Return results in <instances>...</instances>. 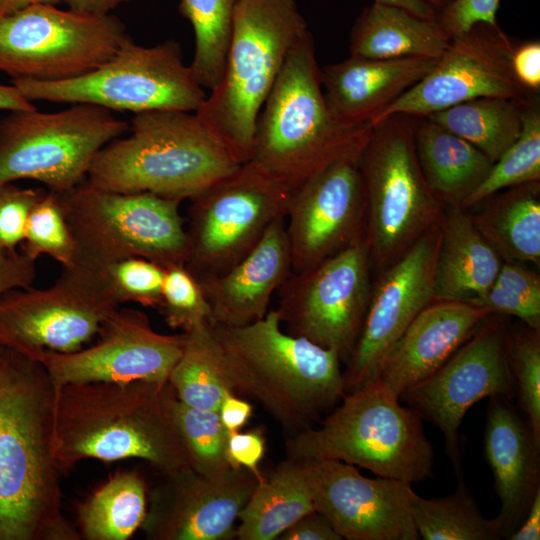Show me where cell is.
I'll return each instance as SVG.
<instances>
[{
  "label": "cell",
  "instance_id": "obj_35",
  "mask_svg": "<svg viewBox=\"0 0 540 540\" xmlns=\"http://www.w3.org/2000/svg\"><path fill=\"white\" fill-rule=\"evenodd\" d=\"M408 507L418 532L424 540H499L502 539L495 519H487L464 480L447 496L427 499L412 488Z\"/></svg>",
  "mask_w": 540,
  "mask_h": 540
},
{
  "label": "cell",
  "instance_id": "obj_4",
  "mask_svg": "<svg viewBox=\"0 0 540 540\" xmlns=\"http://www.w3.org/2000/svg\"><path fill=\"white\" fill-rule=\"evenodd\" d=\"M212 327L234 393L260 403L289 436L313 427L345 395L339 354L286 332L276 309L248 325Z\"/></svg>",
  "mask_w": 540,
  "mask_h": 540
},
{
  "label": "cell",
  "instance_id": "obj_34",
  "mask_svg": "<svg viewBox=\"0 0 540 540\" xmlns=\"http://www.w3.org/2000/svg\"><path fill=\"white\" fill-rule=\"evenodd\" d=\"M522 104L503 97H478L426 117L477 147L494 163L521 132Z\"/></svg>",
  "mask_w": 540,
  "mask_h": 540
},
{
  "label": "cell",
  "instance_id": "obj_28",
  "mask_svg": "<svg viewBox=\"0 0 540 540\" xmlns=\"http://www.w3.org/2000/svg\"><path fill=\"white\" fill-rule=\"evenodd\" d=\"M451 37L437 20L424 19L388 4L364 8L350 33V56L368 59H438Z\"/></svg>",
  "mask_w": 540,
  "mask_h": 540
},
{
  "label": "cell",
  "instance_id": "obj_50",
  "mask_svg": "<svg viewBox=\"0 0 540 540\" xmlns=\"http://www.w3.org/2000/svg\"><path fill=\"white\" fill-rule=\"evenodd\" d=\"M253 406L235 393L224 396L218 409L219 418L228 433L240 431L252 415Z\"/></svg>",
  "mask_w": 540,
  "mask_h": 540
},
{
  "label": "cell",
  "instance_id": "obj_36",
  "mask_svg": "<svg viewBox=\"0 0 540 540\" xmlns=\"http://www.w3.org/2000/svg\"><path fill=\"white\" fill-rule=\"evenodd\" d=\"M239 0H180L178 10L194 31L190 69L201 87L219 84L225 69L235 11Z\"/></svg>",
  "mask_w": 540,
  "mask_h": 540
},
{
  "label": "cell",
  "instance_id": "obj_43",
  "mask_svg": "<svg viewBox=\"0 0 540 540\" xmlns=\"http://www.w3.org/2000/svg\"><path fill=\"white\" fill-rule=\"evenodd\" d=\"M104 271L118 302H134L159 309L165 267L143 257L113 262Z\"/></svg>",
  "mask_w": 540,
  "mask_h": 540
},
{
  "label": "cell",
  "instance_id": "obj_41",
  "mask_svg": "<svg viewBox=\"0 0 540 540\" xmlns=\"http://www.w3.org/2000/svg\"><path fill=\"white\" fill-rule=\"evenodd\" d=\"M507 350L514 396L540 443V330L525 324L523 328L509 330Z\"/></svg>",
  "mask_w": 540,
  "mask_h": 540
},
{
  "label": "cell",
  "instance_id": "obj_11",
  "mask_svg": "<svg viewBox=\"0 0 540 540\" xmlns=\"http://www.w3.org/2000/svg\"><path fill=\"white\" fill-rule=\"evenodd\" d=\"M128 130V122L93 104L10 111L0 120V185L30 179L49 191H67L86 179L97 153Z\"/></svg>",
  "mask_w": 540,
  "mask_h": 540
},
{
  "label": "cell",
  "instance_id": "obj_55",
  "mask_svg": "<svg viewBox=\"0 0 540 540\" xmlns=\"http://www.w3.org/2000/svg\"><path fill=\"white\" fill-rule=\"evenodd\" d=\"M61 0H0V17L38 4L58 5Z\"/></svg>",
  "mask_w": 540,
  "mask_h": 540
},
{
  "label": "cell",
  "instance_id": "obj_40",
  "mask_svg": "<svg viewBox=\"0 0 540 540\" xmlns=\"http://www.w3.org/2000/svg\"><path fill=\"white\" fill-rule=\"evenodd\" d=\"M473 305L491 314L514 316L540 330V277L516 261H504L485 294Z\"/></svg>",
  "mask_w": 540,
  "mask_h": 540
},
{
  "label": "cell",
  "instance_id": "obj_47",
  "mask_svg": "<svg viewBox=\"0 0 540 540\" xmlns=\"http://www.w3.org/2000/svg\"><path fill=\"white\" fill-rule=\"evenodd\" d=\"M510 65L517 82L530 94L540 91V41L515 42L510 53Z\"/></svg>",
  "mask_w": 540,
  "mask_h": 540
},
{
  "label": "cell",
  "instance_id": "obj_1",
  "mask_svg": "<svg viewBox=\"0 0 540 540\" xmlns=\"http://www.w3.org/2000/svg\"><path fill=\"white\" fill-rule=\"evenodd\" d=\"M56 390L36 359L0 343V540H80L62 512Z\"/></svg>",
  "mask_w": 540,
  "mask_h": 540
},
{
  "label": "cell",
  "instance_id": "obj_14",
  "mask_svg": "<svg viewBox=\"0 0 540 540\" xmlns=\"http://www.w3.org/2000/svg\"><path fill=\"white\" fill-rule=\"evenodd\" d=\"M291 192L250 162L192 198L185 266L202 278L225 272L243 258L268 227L286 218Z\"/></svg>",
  "mask_w": 540,
  "mask_h": 540
},
{
  "label": "cell",
  "instance_id": "obj_49",
  "mask_svg": "<svg viewBox=\"0 0 540 540\" xmlns=\"http://www.w3.org/2000/svg\"><path fill=\"white\" fill-rule=\"evenodd\" d=\"M280 540H342L330 520L314 510L302 516L279 537Z\"/></svg>",
  "mask_w": 540,
  "mask_h": 540
},
{
  "label": "cell",
  "instance_id": "obj_44",
  "mask_svg": "<svg viewBox=\"0 0 540 540\" xmlns=\"http://www.w3.org/2000/svg\"><path fill=\"white\" fill-rule=\"evenodd\" d=\"M45 192L13 183L0 185V250L14 251L21 245L30 211Z\"/></svg>",
  "mask_w": 540,
  "mask_h": 540
},
{
  "label": "cell",
  "instance_id": "obj_21",
  "mask_svg": "<svg viewBox=\"0 0 540 540\" xmlns=\"http://www.w3.org/2000/svg\"><path fill=\"white\" fill-rule=\"evenodd\" d=\"M360 157L333 162L291 193L285 226L292 272L318 265L364 234Z\"/></svg>",
  "mask_w": 540,
  "mask_h": 540
},
{
  "label": "cell",
  "instance_id": "obj_38",
  "mask_svg": "<svg viewBox=\"0 0 540 540\" xmlns=\"http://www.w3.org/2000/svg\"><path fill=\"white\" fill-rule=\"evenodd\" d=\"M174 417L192 470L207 477H221L239 469L233 468L227 458L228 432L218 411L193 408L177 398Z\"/></svg>",
  "mask_w": 540,
  "mask_h": 540
},
{
  "label": "cell",
  "instance_id": "obj_42",
  "mask_svg": "<svg viewBox=\"0 0 540 540\" xmlns=\"http://www.w3.org/2000/svg\"><path fill=\"white\" fill-rule=\"evenodd\" d=\"M159 310L170 328L182 332L210 321L208 300L198 279L185 264L165 267Z\"/></svg>",
  "mask_w": 540,
  "mask_h": 540
},
{
  "label": "cell",
  "instance_id": "obj_30",
  "mask_svg": "<svg viewBox=\"0 0 540 540\" xmlns=\"http://www.w3.org/2000/svg\"><path fill=\"white\" fill-rule=\"evenodd\" d=\"M470 218L504 261L540 263V182L507 188Z\"/></svg>",
  "mask_w": 540,
  "mask_h": 540
},
{
  "label": "cell",
  "instance_id": "obj_6",
  "mask_svg": "<svg viewBox=\"0 0 540 540\" xmlns=\"http://www.w3.org/2000/svg\"><path fill=\"white\" fill-rule=\"evenodd\" d=\"M295 0H239L223 76L195 115L239 164L294 45L308 32Z\"/></svg>",
  "mask_w": 540,
  "mask_h": 540
},
{
  "label": "cell",
  "instance_id": "obj_9",
  "mask_svg": "<svg viewBox=\"0 0 540 540\" xmlns=\"http://www.w3.org/2000/svg\"><path fill=\"white\" fill-rule=\"evenodd\" d=\"M56 194L79 247L78 262L101 268L128 257L164 267L186 263L188 240L180 200L103 190L86 180Z\"/></svg>",
  "mask_w": 540,
  "mask_h": 540
},
{
  "label": "cell",
  "instance_id": "obj_31",
  "mask_svg": "<svg viewBox=\"0 0 540 540\" xmlns=\"http://www.w3.org/2000/svg\"><path fill=\"white\" fill-rule=\"evenodd\" d=\"M316 510L303 476L292 459L257 482L239 513L240 540H273L305 514Z\"/></svg>",
  "mask_w": 540,
  "mask_h": 540
},
{
  "label": "cell",
  "instance_id": "obj_20",
  "mask_svg": "<svg viewBox=\"0 0 540 540\" xmlns=\"http://www.w3.org/2000/svg\"><path fill=\"white\" fill-rule=\"evenodd\" d=\"M294 461L315 509L330 520L342 539L420 538L408 507L410 483L368 478L354 465L334 459Z\"/></svg>",
  "mask_w": 540,
  "mask_h": 540
},
{
  "label": "cell",
  "instance_id": "obj_5",
  "mask_svg": "<svg viewBox=\"0 0 540 540\" xmlns=\"http://www.w3.org/2000/svg\"><path fill=\"white\" fill-rule=\"evenodd\" d=\"M129 129L97 153L85 179L90 185L191 200L241 165L192 112L136 113Z\"/></svg>",
  "mask_w": 540,
  "mask_h": 540
},
{
  "label": "cell",
  "instance_id": "obj_17",
  "mask_svg": "<svg viewBox=\"0 0 540 540\" xmlns=\"http://www.w3.org/2000/svg\"><path fill=\"white\" fill-rule=\"evenodd\" d=\"M514 40L497 26L477 24L451 37L434 67L372 121L392 115L426 117L478 97H503L526 103L532 97L510 65Z\"/></svg>",
  "mask_w": 540,
  "mask_h": 540
},
{
  "label": "cell",
  "instance_id": "obj_29",
  "mask_svg": "<svg viewBox=\"0 0 540 540\" xmlns=\"http://www.w3.org/2000/svg\"><path fill=\"white\" fill-rule=\"evenodd\" d=\"M414 143L424 179L445 205L463 207L493 166L477 147L427 117H416Z\"/></svg>",
  "mask_w": 540,
  "mask_h": 540
},
{
  "label": "cell",
  "instance_id": "obj_2",
  "mask_svg": "<svg viewBox=\"0 0 540 540\" xmlns=\"http://www.w3.org/2000/svg\"><path fill=\"white\" fill-rule=\"evenodd\" d=\"M169 381L82 382L56 395L54 455L67 474L84 459L138 458L160 474L190 468Z\"/></svg>",
  "mask_w": 540,
  "mask_h": 540
},
{
  "label": "cell",
  "instance_id": "obj_3",
  "mask_svg": "<svg viewBox=\"0 0 540 540\" xmlns=\"http://www.w3.org/2000/svg\"><path fill=\"white\" fill-rule=\"evenodd\" d=\"M373 128L331 111L308 31L289 52L259 113L248 162L292 193L333 162L360 155Z\"/></svg>",
  "mask_w": 540,
  "mask_h": 540
},
{
  "label": "cell",
  "instance_id": "obj_37",
  "mask_svg": "<svg viewBox=\"0 0 540 540\" xmlns=\"http://www.w3.org/2000/svg\"><path fill=\"white\" fill-rule=\"evenodd\" d=\"M533 182H540V106L536 96L522 104L519 136L493 163L488 176L463 208L472 207L502 189Z\"/></svg>",
  "mask_w": 540,
  "mask_h": 540
},
{
  "label": "cell",
  "instance_id": "obj_8",
  "mask_svg": "<svg viewBox=\"0 0 540 540\" xmlns=\"http://www.w3.org/2000/svg\"><path fill=\"white\" fill-rule=\"evenodd\" d=\"M416 117L377 123L361 153L366 194L364 238L370 263L383 270L438 223L445 204L426 183L414 143Z\"/></svg>",
  "mask_w": 540,
  "mask_h": 540
},
{
  "label": "cell",
  "instance_id": "obj_24",
  "mask_svg": "<svg viewBox=\"0 0 540 540\" xmlns=\"http://www.w3.org/2000/svg\"><path fill=\"white\" fill-rule=\"evenodd\" d=\"M490 314L467 302L433 301L389 349L377 380L399 398L440 368Z\"/></svg>",
  "mask_w": 540,
  "mask_h": 540
},
{
  "label": "cell",
  "instance_id": "obj_25",
  "mask_svg": "<svg viewBox=\"0 0 540 540\" xmlns=\"http://www.w3.org/2000/svg\"><path fill=\"white\" fill-rule=\"evenodd\" d=\"M510 399L490 398L484 431V457L501 503L494 519L505 539L520 525L540 490V443Z\"/></svg>",
  "mask_w": 540,
  "mask_h": 540
},
{
  "label": "cell",
  "instance_id": "obj_33",
  "mask_svg": "<svg viewBox=\"0 0 540 540\" xmlns=\"http://www.w3.org/2000/svg\"><path fill=\"white\" fill-rule=\"evenodd\" d=\"M147 506L140 474L117 473L79 504L77 530L84 540H127L141 528Z\"/></svg>",
  "mask_w": 540,
  "mask_h": 540
},
{
  "label": "cell",
  "instance_id": "obj_39",
  "mask_svg": "<svg viewBox=\"0 0 540 540\" xmlns=\"http://www.w3.org/2000/svg\"><path fill=\"white\" fill-rule=\"evenodd\" d=\"M20 251L35 261L47 255L63 268L78 263L79 247L55 192L46 191L30 211Z\"/></svg>",
  "mask_w": 540,
  "mask_h": 540
},
{
  "label": "cell",
  "instance_id": "obj_22",
  "mask_svg": "<svg viewBox=\"0 0 540 540\" xmlns=\"http://www.w3.org/2000/svg\"><path fill=\"white\" fill-rule=\"evenodd\" d=\"M141 526L150 540H229L258 480L247 469L207 477L191 468L161 474Z\"/></svg>",
  "mask_w": 540,
  "mask_h": 540
},
{
  "label": "cell",
  "instance_id": "obj_45",
  "mask_svg": "<svg viewBox=\"0 0 540 540\" xmlns=\"http://www.w3.org/2000/svg\"><path fill=\"white\" fill-rule=\"evenodd\" d=\"M499 0H454L438 12L437 21L445 32L454 37L477 24L497 26Z\"/></svg>",
  "mask_w": 540,
  "mask_h": 540
},
{
  "label": "cell",
  "instance_id": "obj_56",
  "mask_svg": "<svg viewBox=\"0 0 540 540\" xmlns=\"http://www.w3.org/2000/svg\"><path fill=\"white\" fill-rule=\"evenodd\" d=\"M429 6H431L437 12L451 4L454 0H424Z\"/></svg>",
  "mask_w": 540,
  "mask_h": 540
},
{
  "label": "cell",
  "instance_id": "obj_52",
  "mask_svg": "<svg viewBox=\"0 0 540 540\" xmlns=\"http://www.w3.org/2000/svg\"><path fill=\"white\" fill-rule=\"evenodd\" d=\"M68 9L88 15H108L118 6L139 0H61Z\"/></svg>",
  "mask_w": 540,
  "mask_h": 540
},
{
  "label": "cell",
  "instance_id": "obj_54",
  "mask_svg": "<svg viewBox=\"0 0 540 540\" xmlns=\"http://www.w3.org/2000/svg\"><path fill=\"white\" fill-rule=\"evenodd\" d=\"M374 2L400 7L424 19L437 20L438 17V12L424 0H374Z\"/></svg>",
  "mask_w": 540,
  "mask_h": 540
},
{
  "label": "cell",
  "instance_id": "obj_19",
  "mask_svg": "<svg viewBox=\"0 0 540 540\" xmlns=\"http://www.w3.org/2000/svg\"><path fill=\"white\" fill-rule=\"evenodd\" d=\"M96 344L70 353L50 350L35 359L46 369L57 391L82 382H167L180 358L185 334L156 332L147 315L118 308L100 325Z\"/></svg>",
  "mask_w": 540,
  "mask_h": 540
},
{
  "label": "cell",
  "instance_id": "obj_10",
  "mask_svg": "<svg viewBox=\"0 0 540 540\" xmlns=\"http://www.w3.org/2000/svg\"><path fill=\"white\" fill-rule=\"evenodd\" d=\"M12 84L31 102L93 104L135 114L195 113L207 96L185 64L178 41L146 47L132 37L109 60L81 76L61 81L12 79Z\"/></svg>",
  "mask_w": 540,
  "mask_h": 540
},
{
  "label": "cell",
  "instance_id": "obj_15",
  "mask_svg": "<svg viewBox=\"0 0 540 540\" xmlns=\"http://www.w3.org/2000/svg\"><path fill=\"white\" fill-rule=\"evenodd\" d=\"M370 259L364 234L318 265L291 272L277 291L286 332L348 359L360 334L370 294Z\"/></svg>",
  "mask_w": 540,
  "mask_h": 540
},
{
  "label": "cell",
  "instance_id": "obj_27",
  "mask_svg": "<svg viewBox=\"0 0 540 540\" xmlns=\"http://www.w3.org/2000/svg\"><path fill=\"white\" fill-rule=\"evenodd\" d=\"M503 259L460 205H447L434 274V301L473 304L493 284Z\"/></svg>",
  "mask_w": 540,
  "mask_h": 540
},
{
  "label": "cell",
  "instance_id": "obj_16",
  "mask_svg": "<svg viewBox=\"0 0 540 540\" xmlns=\"http://www.w3.org/2000/svg\"><path fill=\"white\" fill-rule=\"evenodd\" d=\"M508 331L490 314L440 368L399 396L443 433L457 480L463 479L459 428L468 410L487 397L514 396Z\"/></svg>",
  "mask_w": 540,
  "mask_h": 540
},
{
  "label": "cell",
  "instance_id": "obj_23",
  "mask_svg": "<svg viewBox=\"0 0 540 540\" xmlns=\"http://www.w3.org/2000/svg\"><path fill=\"white\" fill-rule=\"evenodd\" d=\"M292 272L285 218L223 273L197 278L211 309L212 326L240 327L262 319L272 296Z\"/></svg>",
  "mask_w": 540,
  "mask_h": 540
},
{
  "label": "cell",
  "instance_id": "obj_13",
  "mask_svg": "<svg viewBox=\"0 0 540 540\" xmlns=\"http://www.w3.org/2000/svg\"><path fill=\"white\" fill-rule=\"evenodd\" d=\"M119 305L104 268L78 262L48 288L0 295V343L34 359L45 350L74 352Z\"/></svg>",
  "mask_w": 540,
  "mask_h": 540
},
{
  "label": "cell",
  "instance_id": "obj_51",
  "mask_svg": "<svg viewBox=\"0 0 540 540\" xmlns=\"http://www.w3.org/2000/svg\"><path fill=\"white\" fill-rule=\"evenodd\" d=\"M509 540L540 539V490L537 491L531 505L517 529L509 536Z\"/></svg>",
  "mask_w": 540,
  "mask_h": 540
},
{
  "label": "cell",
  "instance_id": "obj_53",
  "mask_svg": "<svg viewBox=\"0 0 540 540\" xmlns=\"http://www.w3.org/2000/svg\"><path fill=\"white\" fill-rule=\"evenodd\" d=\"M35 105L26 99L15 85L0 84V110H32Z\"/></svg>",
  "mask_w": 540,
  "mask_h": 540
},
{
  "label": "cell",
  "instance_id": "obj_12",
  "mask_svg": "<svg viewBox=\"0 0 540 540\" xmlns=\"http://www.w3.org/2000/svg\"><path fill=\"white\" fill-rule=\"evenodd\" d=\"M130 38L114 15L32 5L0 17V72L36 81L75 78L105 63Z\"/></svg>",
  "mask_w": 540,
  "mask_h": 540
},
{
  "label": "cell",
  "instance_id": "obj_18",
  "mask_svg": "<svg viewBox=\"0 0 540 540\" xmlns=\"http://www.w3.org/2000/svg\"><path fill=\"white\" fill-rule=\"evenodd\" d=\"M441 220L381 270L364 322L343 372L345 394L372 384L381 362L414 318L434 301Z\"/></svg>",
  "mask_w": 540,
  "mask_h": 540
},
{
  "label": "cell",
  "instance_id": "obj_26",
  "mask_svg": "<svg viewBox=\"0 0 540 540\" xmlns=\"http://www.w3.org/2000/svg\"><path fill=\"white\" fill-rule=\"evenodd\" d=\"M438 59L349 57L321 69L327 104L340 120L367 125L388 105L419 82Z\"/></svg>",
  "mask_w": 540,
  "mask_h": 540
},
{
  "label": "cell",
  "instance_id": "obj_46",
  "mask_svg": "<svg viewBox=\"0 0 540 540\" xmlns=\"http://www.w3.org/2000/svg\"><path fill=\"white\" fill-rule=\"evenodd\" d=\"M265 453V438L260 429L228 433L227 458L233 468H245L259 481L264 476L259 464Z\"/></svg>",
  "mask_w": 540,
  "mask_h": 540
},
{
  "label": "cell",
  "instance_id": "obj_48",
  "mask_svg": "<svg viewBox=\"0 0 540 540\" xmlns=\"http://www.w3.org/2000/svg\"><path fill=\"white\" fill-rule=\"evenodd\" d=\"M36 276L35 260L20 250H0V295L11 289L31 287Z\"/></svg>",
  "mask_w": 540,
  "mask_h": 540
},
{
  "label": "cell",
  "instance_id": "obj_7",
  "mask_svg": "<svg viewBox=\"0 0 540 540\" xmlns=\"http://www.w3.org/2000/svg\"><path fill=\"white\" fill-rule=\"evenodd\" d=\"M341 401L318 427L287 438L288 458L339 460L411 485L432 476L434 448L415 410L378 380Z\"/></svg>",
  "mask_w": 540,
  "mask_h": 540
},
{
  "label": "cell",
  "instance_id": "obj_32",
  "mask_svg": "<svg viewBox=\"0 0 540 540\" xmlns=\"http://www.w3.org/2000/svg\"><path fill=\"white\" fill-rule=\"evenodd\" d=\"M184 334L182 354L168 381L182 403L218 411L224 396L234 393L222 346L209 322Z\"/></svg>",
  "mask_w": 540,
  "mask_h": 540
}]
</instances>
